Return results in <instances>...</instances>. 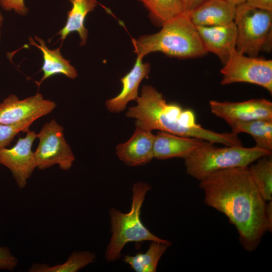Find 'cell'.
<instances>
[{
  "mask_svg": "<svg viewBox=\"0 0 272 272\" xmlns=\"http://www.w3.org/2000/svg\"><path fill=\"white\" fill-rule=\"evenodd\" d=\"M204 202L224 214L235 227L241 246L256 250L267 231L271 232L266 216V201L250 175L248 167L213 172L199 181Z\"/></svg>",
  "mask_w": 272,
  "mask_h": 272,
  "instance_id": "6da1fadb",
  "label": "cell"
},
{
  "mask_svg": "<svg viewBox=\"0 0 272 272\" xmlns=\"http://www.w3.org/2000/svg\"><path fill=\"white\" fill-rule=\"evenodd\" d=\"M137 105L128 108L127 117L153 130H159L184 137L196 138L225 146H242L238 134L217 132L196 122L194 112L176 103H168L162 94L152 86H143Z\"/></svg>",
  "mask_w": 272,
  "mask_h": 272,
  "instance_id": "7a4b0ae2",
  "label": "cell"
},
{
  "mask_svg": "<svg viewBox=\"0 0 272 272\" xmlns=\"http://www.w3.org/2000/svg\"><path fill=\"white\" fill-rule=\"evenodd\" d=\"M161 30L152 34L131 39L133 52L144 58L155 52L180 59L194 58L208 53L196 26L185 13L164 24Z\"/></svg>",
  "mask_w": 272,
  "mask_h": 272,
  "instance_id": "3957f363",
  "label": "cell"
},
{
  "mask_svg": "<svg viewBox=\"0 0 272 272\" xmlns=\"http://www.w3.org/2000/svg\"><path fill=\"white\" fill-rule=\"evenodd\" d=\"M150 189V186L145 182L134 183L132 188L129 212L123 213L114 208L109 210L111 237L105 254L107 261H114L120 257L122 249L129 242L157 241L171 245L170 241L161 239L151 232L141 220V209L146 195Z\"/></svg>",
  "mask_w": 272,
  "mask_h": 272,
  "instance_id": "277c9868",
  "label": "cell"
},
{
  "mask_svg": "<svg viewBox=\"0 0 272 272\" xmlns=\"http://www.w3.org/2000/svg\"><path fill=\"white\" fill-rule=\"evenodd\" d=\"M214 143H203L184 159L186 173L200 181L210 174L231 168L248 167L258 159L271 155V152L256 146L218 147Z\"/></svg>",
  "mask_w": 272,
  "mask_h": 272,
  "instance_id": "5b68a950",
  "label": "cell"
},
{
  "mask_svg": "<svg viewBox=\"0 0 272 272\" xmlns=\"http://www.w3.org/2000/svg\"><path fill=\"white\" fill-rule=\"evenodd\" d=\"M234 22L238 51L252 57H257L262 51H270L272 11L254 8L244 2L236 6Z\"/></svg>",
  "mask_w": 272,
  "mask_h": 272,
  "instance_id": "8992f818",
  "label": "cell"
},
{
  "mask_svg": "<svg viewBox=\"0 0 272 272\" xmlns=\"http://www.w3.org/2000/svg\"><path fill=\"white\" fill-rule=\"evenodd\" d=\"M221 84L247 83L260 86L272 93V60L244 54L236 49L223 64Z\"/></svg>",
  "mask_w": 272,
  "mask_h": 272,
  "instance_id": "52a82bcc",
  "label": "cell"
},
{
  "mask_svg": "<svg viewBox=\"0 0 272 272\" xmlns=\"http://www.w3.org/2000/svg\"><path fill=\"white\" fill-rule=\"evenodd\" d=\"M63 130L53 119L36 134L39 143L34 153L38 169L44 170L55 164L63 170L72 167L75 157L64 138Z\"/></svg>",
  "mask_w": 272,
  "mask_h": 272,
  "instance_id": "ba28073f",
  "label": "cell"
},
{
  "mask_svg": "<svg viewBox=\"0 0 272 272\" xmlns=\"http://www.w3.org/2000/svg\"><path fill=\"white\" fill-rule=\"evenodd\" d=\"M55 107L54 102L45 99L38 92L23 100L11 94L0 103V123L20 126L27 132L35 120L49 114Z\"/></svg>",
  "mask_w": 272,
  "mask_h": 272,
  "instance_id": "9c48e42d",
  "label": "cell"
},
{
  "mask_svg": "<svg viewBox=\"0 0 272 272\" xmlns=\"http://www.w3.org/2000/svg\"><path fill=\"white\" fill-rule=\"evenodd\" d=\"M36 138L35 132L29 130L26 137H20L13 147L0 149V164L11 171L20 189L26 186L27 180L37 168L34 153L32 151V144Z\"/></svg>",
  "mask_w": 272,
  "mask_h": 272,
  "instance_id": "30bf717a",
  "label": "cell"
},
{
  "mask_svg": "<svg viewBox=\"0 0 272 272\" xmlns=\"http://www.w3.org/2000/svg\"><path fill=\"white\" fill-rule=\"evenodd\" d=\"M209 106L213 114L224 120L230 126L240 122L272 119V102L264 98L242 102L211 100Z\"/></svg>",
  "mask_w": 272,
  "mask_h": 272,
  "instance_id": "8fae6325",
  "label": "cell"
},
{
  "mask_svg": "<svg viewBox=\"0 0 272 272\" xmlns=\"http://www.w3.org/2000/svg\"><path fill=\"white\" fill-rule=\"evenodd\" d=\"M133 134L126 142L118 144L116 154L120 160L130 166H139L149 163L154 157L155 134L152 130L135 122Z\"/></svg>",
  "mask_w": 272,
  "mask_h": 272,
  "instance_id": "7c38bea8",
  "label": "cell"
},
{
  "mask_svg": "<svg viewBox=\"0 0 272 272\" xmlns=\"http://www.w3.org/2000/svg\"><path fill=\"white\" fill-rule=\"evenodd\" d=\"M203 45L224 64L236 50L237 31L233 22L213 26H196Z\"/></svg>",
  "mask_w": 272,
  "mask_h": 272,
  "instance_id": "4fadbf2b",
  "label": "cell"
},
{
  "mask_svg": "<svg viewBox=\"0 0 272 272\" xmlns=\"http://www.w3.org/2000/svg\"><path fill=\"white\" fill-rule=\"evenodd\" d=\"M143 58L137 56L131 69L120 81L122 89L115 97L105 102L107 109L112 113H119L123 111L127 103L135 100L138 96V90L142 81L147 78L151 71V64L143 62Z\"/></svg>",
  "mask_w": 272,
  "mask_h": 272,
  "instance_id": "5bb4252c",
  "label": "cell"
},
{
  "mask_svg": "<svg viewBox=\"0 0 272 272\" xmlns=\"http://www.w3.org/2000/svg\"><path fill=\"white\" fill-rule=\"evenodd\" d=\"M205 140L160 131L155 134L154 157L159 160L187 157Z\"/></svg>",
  "mask_w": 272,
  "mask_h": 272,
  "instance_id": "9a60e30c",
  "label": "cell"
},
{
  "mask_svg": "<svg viewBox=\"0 0 272 272\" xmlns=\"http://www.w3.org/2000/svg\"><path fill=\"white\" fill-rule=\"evenodd\" d=\"M235 5L227 0H207L187 14L195 26H213L234 21Z\"/></svg>",
  "mask_w": 272,
  "mask_h": 272,
  "instance_id": "2e32d148",
  "label": "cell"
},
{
  "mask_svg": "<svg viewBox=\"0 0 272 272\" xmlns=\"http://www.w3.org/2000/svg\"><path fill=\"white\" fill-rule=\"evenodd\" d=\"M34 38L39 44L34 42L32 37L29 38V43L40 50L43 59L41 68L43 75L40 81L36 82L38 87L45 80L58 74L64 75L71 79H75L78 77L76 68L71 64L70 60L61 55L60 51L61 46L55 49L51 50L46 46L44 40L37 36H35Z\"/></svg>",
  "mask_w": 272,
  "mask_h": 272,
  "instance_id": "e0dca14e",
  "label": "cell"
},
{
  "mask_svg": "<svg viewBox=\"0 0 272 272\" xmlns=\"http://www.w3.org/2000/svg\"><path fill=\"white\" fill-rule=\"evenodd\" d=\"M72 7L67 12V20L64 27L57 35L62 42L72 32H77L80 37V45L87 43L88 30L85 27V20L87 15L93 11L99 4L97 0H69Z\"/></svg>",
  "mask_w": 272,
  "mask_h": 272,
  "instance_id": "ac0fdd59",
  "label": "cell"
},
{
  "mask_svg": "<svg viewBox=\"0 0 272 272\" xmlns=\"http://www.w3.org/2000/svg\"><path fill=\"white\" fill-rule=\"evenodd\" d=\"M232 132L236 134L247 133L253 138L255 146L272 151V119H258L240 122L232 125Z\"/></svg>",
  "mask_w": 272,
  "mask_h": 272,
  "instance_id": "d6986e66",
  "label": "cell"
},
{
  "mask_svg": "<svg viewBox=\"0 0 272 272\" xmlns=\"http://www.w3.org/2000/svg\"><path fill=\"white\" fill-rule=\"evenodd\" d=\"M170 246L163 242L151 241L145 253L126 255L123 261L136 272H155L159 260Z\"/></svg>",
  "mask_w": 272,
  "mask_h": 272,
  "instance_id": "ffe728a7",
  "label": "cell"
},
{
  "mask_svg": "<svg viewBox=\"0 0 272 272\" xmlns=\"http://www.w3.org/2000/svg\"><path fill=\"white\" fill-rule=\"evenodd\" d=\"M138 1L148 10L151 22L157 27H161L169 20L184 13L178 0Z\"/></svg>",
  "mask_w": 272,
  "mask_h": 272,
  "instance_id": "44dd1931",
  "label": "cell"
},
{
  "mask_svg": "<svg viewBox=\"0 0 272 272\" xmlns=\"http://www.w3.org/2000/svg\"><path fill=\"white\" fill-rule=\"evenodd\" d=\"M94 253L89 251H74L63 263L50 266L46 263H34L29 272H76L96 259Z\"/></svg>",
  "mask_w": 272,
  "mask_h": 272,
  "instance_id": "7402d4cb",
  "label": "cell"
},
{
  "mask_svg": "<svg viewBox=\"0 0 272 272\" xmlns=\"http://www.w3.org/2000/svg\"><path fill=\"white\" fill-rule=\"evenodd\" d=\"M248 166L251 178L262 198L272 200V158L271 155L262 157Z\"/></svg>",
  "mask_w": 272,
  "mask_h": 272,
  "instance_id": "603a6c76",
  "label": "cell"
},
{
  "mask_svg": "<svg viewBox=\"0 0 272 272\" xmlns=\"http://www.w3.org/2000/svg\"><path fill=\"white\" fill-rule=\"evenodd\" d=\"M21 131L25 132L20 126L0 123V149L9 146L15 137Z\"/></svg>",
  "mask_w": 272,
  "mask_h": 272,
  "instance_id": "cb8c5ba5",
  "label": "cell"
},
{
  "mask_svg": "<svg viewBox=\"0 0 272 272\" xmlns=\"http://www.w3.org/2000/svg\"><path fill=\"white\" fill-rule=\"evenodd\" d=\"M18 263V258L6 246H0V270H13Z\"/></svg>",
  "mask_w": 272,
  "mask_h": 272,
  "instance_id": "d4e9b609",
  "label": "cell"
},
{
  "mask_svg": "<svg viewBox=\"0 0 272 272\" xmlns=\"http://www.w3.org/2000/svg\"><path fill=\"white\" fill-rule=\"evenodd\" d=\"M0 6L5 11H14L21 16L26 15L29 11L24 0H0Z\"/></svg>",
  "mask_w": 272,
  "mask_h": 272,
  "instance_id": "484cf974",
  "label": "cell"
},
{
  "mask_svg": "<svg viewBox=\"0 0 272 272\" xmlns=\"http://www.w3.org/2000/svg\"><path fill=\"white\" fill-rule=\"evenodd\" d=\"M245 2L254 8L272 11V0H245Z\"/></svg>",
  "mask_w": 272,
  "mask_h": 272,
  "instance_id": "4316f807",
  "label": "cell"
},
{
  "mask_svg": "<svg viewBox=\"0 0 272 272\" xmlns=\"http://www.w3.org/2000/svg\"><path fill=\"white\" fill-rule=\"evenodd\" d=\"M184 12L188 14L207 0H178Z\"/></svg>",
  "mask_w": 272,
  "mask_h": 272,
  "instance_id": "83f0119b",
  "label": "cell"
},
{
  "mask_svg": "<svg viewBox=\"0 0 272 272\" xmlns=\"http://www.w3.org/2000/svg\"><path fill=\"white\" fill-rule=\"evenodd\" d=\"M232 4L237 6L245 2V0H227Z\"/></svg>",
  "mask_w": 272,
  "mask_h": 272,
  "instance_id": "f1b7e54d",
  "label": "cell"
},
{
  "mask_svg": "<svg viewBox=\"0 0 272 272\" xmlns=\"http://www.w3.org/2000/svg\"><path fill=\"white\" fill-rule=\"evenodd\" d=\"M4 22V17L0 11V42H1V30H2V27L3 25V23Z\"/></svg>",
  "mask_w": 272,
  "mask_h": 272,
  "instance_id": "f546056e",
  "label": "cell"
}]
</instances>
